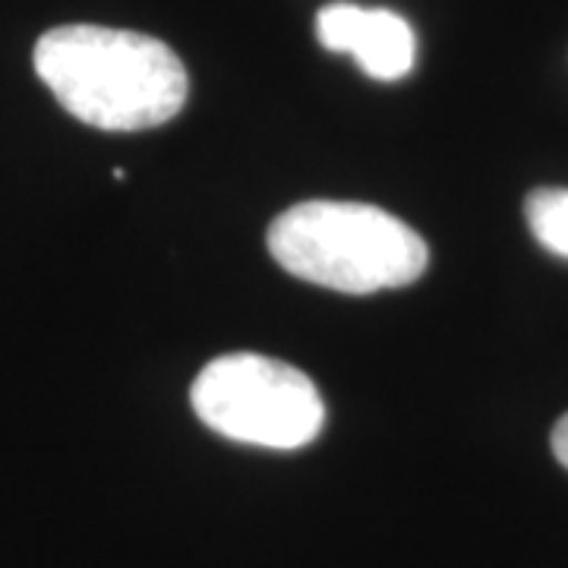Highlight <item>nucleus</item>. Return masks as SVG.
Listing matches in <instances>:
<instances>
[{
  "label": "nucleus",
  "instance_id": "obj_1",
  "mask_svg": "<svg viewBox=\"0 0 568 568\" xmlns=\"http://www.w3.org/2000/svg\"><path fill=\"white\" fill-rule=\"evenodd\" d=\"M32 61L67 114L111 133L162 126L181 114L190 89L164 41L108 26H58L41 36Z\"/></svg>",
  "mask_w": 568,
  "mask_h": 568
},
{
  "label": "nucleus",
  "instance_id": "obj_2",
  "mask_svg": "<svg viewBox=\"0 0 568 568\" xmlns=\"http://www.w3.org/2000/svg\"><path fill=\"white\" fill-rule=\"evenodd\" d=\"M272 260L294 278L338 294H376L417 282L429 246L402 219L366 203L310 200L268 227Z\"/></svg>",
  "mask_w": 568,
  "mask_h": 568
},
{
  "label": "nucleus",
  "instance_id": "obj_3",
  "mask_svg": "<svg viewBox=\"0 0 568 568\" xmlns=\"http://www.w3.org/2000/svg\"><path fill=\"white\" fill-rule=\"evenodd\" d=\"M190 402L224 439L275 452L310 446L325 424V402L313 379L263 354L212 361L196 376Z\"/></svg>",
  "mask_w": 568,
  "mask_h": 568
},
{
  "label": "nucleus",
  "instance_id": "obj_4",
  "mask_svg": "<svg viewBox=\"0 0 568 568\" xmlns=\"http://www.w3.org/2000/svg\"><path fill=\"white\" fill-rule=\"evenodd\" d=\"M316 39L325 51L354 58L366 77L379 82L405 80L417 61L414 29L383 7L328 3L316 17Z\"/></svg>",
  "mask_w": 568,
  "mask_h": 568
},
{
  "label": "nucleus",
  "instance_id": "obj_5",
  "mask_svg": "<svg viewBox=\"0 0 568 568\" xmlns=\"http://www.w3.org/2000/svg\"><path fill=\"white\" fill-rule=\"evenodd\" d=\"M530 234L552 256L568 260V190H534L525 203Z\"/></svg>",
  "mask_w": 568,
  "mask_h": 568
},
{
  "label": "nucleus",
  "instance_id": "obj_6",
  "mask_svg": "<svg viewBox=\"0 0 568 568\" xmlns=\"http://www.w3.org/2000/svg\"><path fill=\"white\" fill-rule=\"evenodd\" d=\"M552 455L562 467H568V414L552 426Z\"/></svg>",
  "mask_w": 568,
  "mask_h": 568
}]
</instances>
